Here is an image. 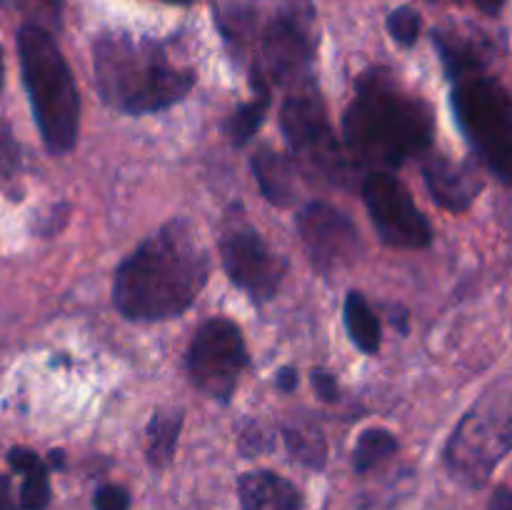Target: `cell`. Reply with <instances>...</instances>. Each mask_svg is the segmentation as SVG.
<instances>
[{
    "instance_id": "1",
    "label": "cell",
    "mask_w": 512,
    "mask_h": 510,
    "mask_svg": "<svg viewBox=\"0 0 512 510\" xmlns=\"http://www.w3.org/2000/svg\"><path fill=\"white\" fill-rule=\"evenodd\" d=\"M210 280V255L188 218H173L115 268L113 303L138 323L183 315Z\"/></svg>"
},
{
    "instance_id": "2",
    "label": "cell",
    "mask_w": 512,
    "mask_h": 510,
    "mask_svg": "<svg viewBox=\"0 0 512 510\" xmlns=\"http://www.w3.org/2000/svg\"><path fill=\"white\" fill-rule=\"evenodd\" d=\"M343 135L358 165L400 168L433 145L435 118L420 95L408 93L388 68H370L355 80V95L343 115Z\"/></svg>"
},
{
    "instance_id": "3",
    "label": "cell",
    "mask_w": 512,
    "mask_h": 510,
    "mask_svg": "<svg viewBox=\"0 0 512 510\" xmlns=\"http://www.w3.org/2000/svg\"><path fill=\"white\" fill-rule=\"evenodd\" d=\"M95 85L108 108L125 115L168 110L195 88L193 68L170 60L168 50L150 38L103 33L93 45Z\"/></svg>"
},
{
    "instance_id": "4",
    "label": "cell",
    "mask_w": 512,
    "mask_h": 510,
    "mask_svg": "<svg viewBox=\"0 0 512 510\" xmlns=\"http://www.w3.org/2000/svg\"><path fill=\"white\" fill-rule=\"evenodd\" d=\"M18 58L45 148L53 155L70 153L78 143L80 95L53 33L23 25L18 30Z\"/></svg>"
},
{
    "instance_id": "5",
    "label": "cell",
    "mask_w": 512,
    "mask_h": 510,
    "mask_svg": "<svg viewBox=\"0 0 512 510\" xmlns=\"http://www.w3.org/2000/svg\"><path fill=\"white\" fill-rule=\"evenodd\" d=\"M512 450V373L495 380L470 405L445 445L450 475L470 488H483Z\"/></svg>"
},
{
    "instance_id": "6",
    "label": "cell",
    "mask_w": 512,
    "mask_h": 510,
    "mask_svg": "<svg viewBox=\"0 0 512 510\" xmlns=\"http://www.w3.org/2000/svg\"><path fill=\"white\" fill-rule=\"evenodd\" d=\"M453 110L460 130L490 173L512 185V95L485 65L455 75Z\"/></svg>"
},
{
    "instance_id": "7",
    "label": "cell",
    "mask_w": 512,
    "mask_h": 510,
    "mask_svg": "<svg viewBox=\"0 0 512 510\" xmlns=\"http://www.w3.org/2000/svg\"><path fill=\"white\" fill-rule=\"evenodd\" d=\"M280 128L300 168L328 185H345L350 160L338 143L318 83L290 88L280 108Z\"/></svg>"
},
{
    "instance_id": "8",
    "label": "cell",
    "mask_w": 512,
    "mask_h": 510,
    "mask_svg": "<svg viewBox=\"0 0 512 510\" xmlns=\"http://www.w3.org/2000/svg\"><path fill=\"white\" fill-rule=\"evenodd\" d=\"M315 10L310 0H285L260 38V55L253 73L263 75L270 85H298L315 80Z\"/></svg>"
},
{
    "instance_id": "9",
    "label": "cell",
    "mask_w": 512,
    "mask_h": 510,
    "mask_svg": "<svg viewBox=\"0 0 512 510\" xmlns=\"http://www.w3.org/2000/svg\"><path fill=\"white\" fill-rule=\"evenodd\" d=\"M188 375L195 388L218 403H230L248 365L243 330L230 318H210L195 330L188 345Z\"/></svg>"
},
{
    "instance_id": "10",
    "label": "cell",
    "mask_w": 512,
    "mask_h": 510,
    "mask_svg": "<svg viewBox=\"0 0 512 510\" xmlns=\"http://www.w3.org/2000/svg\"><path fill=\"white\" fill-rule=\"evenodd\" d=\"M363 200L380 240L395 250H423L433 243V228L420 213L410 190L385 170L363 180Z\"/></svg>"
},
{
    "instance_id": "11",
    "label": "cell",
    "mask_w": 512,
    "mask_h": 510,
    "mask_svg": "<svg viewBox=\"0 0 512 510\" xmlns=\"http://www.w3.org/2000/svg\"><path fill=\"white\" fill-rule=\"evenodd\" d=\"M220 260L233 285H238L255 303L273 300L288 273V260L273 253L263 235L245 220H235L223 230Z\"/></svg>"
},
{
    "instance_id": "12",
    "label": "cell",
    "mask_w": 512,
    "mask_h": 510,
    "mask_svg": "<svg viewBox=\"0 0 512 510\" xmlns=\"http://www.w3.org/2000/svg\"><path fill=\"white\" fill-rule=\"evenodd\" d=\"M298 233L320 273L345 268L360 253V235L350 215L325 200H313L300 210Z\"/></svg>"
},
{
    "instance_id": "13",
    "label": "cell",
    "mask_w": 512,
    "mask_h": 510,
    "mask_svg": "<svg viewBox=\"0 0 512 510\" xmlns=\"http://www.w3.org/2000/svg\"><path fill=\"white\" fill-rule=\"evenodd\" d=\"M423 178L435 203L448 213H465L473 208L485 188V180L470 163H458L445 155H428L423 163Z\"/></svg>"
},
{
    "instance_id": "14",
    "label": "cell",
    "mask_w": 512,
    "mask_h": 510,
    "mask_svg": "<svg viewBox=\"0 0 512 510\" xmlns=\"http://www.w3.org/2000/svg\"><path fill=\"white\" fill-rule=\"evenodd\" d=\"M238 500L243 510H300L303 495L273 470H250L238 478Z\"/></svg>"
},
{
    "instance_id": "15",
    "label": "cell",
    "mask_w": 512,
    "mask_h": 510,
    "mask_svg": "<svg viewBox=\"0 0 512 510\" xmlns=\"http://www.w3.org/2000/svg\"><path fill=\"white\" fill-rule=\"evenodd\" d=\"M253 173L258 180V188L265 198L273 205L288 208L298 198V170H295L293 160L280 155L270 145H260L253 153Z\"/></svg>"
},
{
    "instance_id": "16",
    "label": "cell",
    "mask_w": 512,
    "mask_h": 510,
    "mask_svg": "<svg viewBox=\"0 0 512 510\" xmlns=\"http://www.w3.org/2000/svg\"><path fill=\"white\" fill-rule=\"evenodd\" d=\"M250 83H253V98L248 103L238 105L235 113L228 118V123H225V133L230 135L235 145H245L253 140V135L263 128L270 100H273V85L263 75L253 73Z\"/></svg>"
},
{
    "instance_id": "17",
    "label": "cell",
    "mask_w": 512,
    "mask_h": 510,
    "mask_svg": "<svg viewBox=\"0 0 512 510\" xmlns=\"http://www.w3.org/2000/svg\"><path fill=\"white\" fill-rule=\"evenodd\" d=\"M180 428H183V410L158 408L145 430V455L153 468H168L178 448Z\"/></svg>"
},
{
    "instance_id": "18",
    "label": "cell",
    "mask_w": 512,
    "mask_h": 510,
    "mask_svg": "<svg viewBox=\"0 0 512 510\" xmlns=\"http://www.w3.org/2000/svg\"><path fill=\"white\" fill-rule=\"evenodd\" d=\"M8 463L23 475L20 510H45L50 503V480L43 460L28 448H10Z\"/></svg>"
},
{
    "instance_id": "19",
    "label": "cell",
    "mask_w": 512,
    "mask_h": 510,
    "mask_svg": "<svg viewBox=\"0 0 512 510\" xmlns=\"http://www.w3.org/2000/svg\"><path fill=\"white\" fill-rule=\"evenodd\" d=\"M343 315L345 328H348V335L355 343V348H360L368 355L378 353L380 345H383V330H380L378 315H375V310L370 308V303L360 290H350L348 298H345Z\"/></svg>"
},
{
    "instance_id": "20",
    "label": "cell",
    "mask_w": 512,
    "mask_h": 510,
    "mask_svg": "<svg viewBox=\"0 0 512 510\" xmlns=\"http://www.w3.org/2000/svg\"><path fill=\"white\" fill-rule=\"evenodd\" d=\"M283 438L290 458L298 460L300 465H305V468L310 470L325 468V463H328V445H325V435L318 425H283Z\"/></svg>"
},
{
    "instance_id": "21",
    "label": "cell",
    "mask_w": 512,
    "mask_h": 510,
    "mask_svg": "<svg viewBox=\"0 0 512 510\" xmlns=\"http://www.w3.org/2000/svg\"><path fill=\"white\" fill-rule=\"evenodd\" d=\"M398 438L388 428H368L360 433L353 450V468L358 475L373 473L398 453Z\"/></svg>"
},
{
    "instance_id": "22",
    "label": "cell",
    "mask_w": 512,
    "mask_h": 510,
    "mask_svg": "<svg viewBox=\"0 0 512 510\" xmlns=\"http://www.w3.org/2000/svg\"><path fill=\"white\" fill-rule=\"evenodd\" d=\"M0 8L20 15L23 25L58 33L63 25V0H0Z\"/></svg>"
},
{
    "instance_id": "23",
    "label": "cell",
    "mask_w": 512,
    "mask_h": 510,
    "mask_svg": "<svg viewBox=\"0 0 512 510\" xmlns=\"http://www.w3.org/2000/svg\"><path fill=\"white\" fill-rule=\"evenodd\" d=\"M423 30V18L413 5H400L388 15V33L403 48H413Z\"/></svg>"
},
{
    "instance_id": "24",
    "label": "cell",
    "mask_w": 512,
    "mask_h": 510,
    "mask_svg": "<svg viewBox=\"0 0 512 510\" xmlns=\"http://www.w3.org/2000/svg\"><path fill=\"white\" fill-rule=\"evenodd\" d=\"M273 433L258 420H243L238 428V448L245 458H258L273 450Z\"/></svg>"
},
{
    "instance_id": "25",
    "label": "cell",
    "mask_w": 512,
    "mask_h": 510,
    "mask_svg": "<svg viewBox=\"0 0 512 510\" xmlns=\"http://www.w3.org/2000/svg\"><path fill=\"white\" fill-rule=\"evenodd\" d=\"M20 165V148L13 130L0 123V185L8 183Z\"/></svg>"
},
{
    "instance_id": "26",
    "label": "cell",
    "mask_w": 512,
    "mask_h": 510,
    "mask_svg": "<svg viewBox=\"0 0 512 510\" xmlns=\"http://www.w3.org/2000/svg\"><path fill=\"white\" fill-rule=\"evenodd\" d=\"M95 510H130V493L123 485L105 483L93 495Z\"/></svg>"
},
{
    "instance_id": "27",
    "label": "cell",
    "mask_w": 512,
    "mask_h": 510,
    "mask_svg": "<svg viewBox=\"0 0 512 510\" xmlns=\"http://www.w3.org/2000/svg\"><path fill=\"white\" fill-rule=\"evenodd\" d=\"M310 380H313V388H315V393H318L320 400H325V403H335V400L340 398V385H338V378H335L333 373L315 368L313 375H310Z\"/></svg>"
},
{
    "instance_id": "28",
    "label": "cell",
    "mask_w": 512,
    "mask_h": 510,
    "mask_svg": "<svg viewBox=\"0 0 512 510\" xmlns=\"http://www.w3.org/2000/svg\"><path fill=\"white\" fill-rule=\"evenodd\" d=\"M275 385H278L283 393H293L295 388H298V370L290 368V365H285V368L278 370V378H275Z\"/></svg>"
},
{
    "instance_id": "29",
    "label": "cell",
    "mask_w": 512,
    "mask_h": 510,
    "mask_svg": "<svg viewBox=\"0 0 512 510\" xmlns=\"http://www.w3.org/2000/svg\"><path fill=\"white\" fill-rule=\"evenodd\" d=\"M488 510H512V488H508V485L495 488Z\"/></svg>"
},
{
    "instance_id": "30",
    "label": "cell",
    "mask_w": 512,
    "mask_h": 510,
    "mask_svg": "<svg viewBox=\"0 0 512 510\" xmlns=\"http://www.w3.org/2000/svg\"><path fill=\"white\" fill-rule=\"evenodd\" d=\"M0 510H15L13 493H10V480L0 475Z\"/></svg>"
},
{
    "instance_id": "31",
    "label": "cell",
    "mask_w": 512,
    "mask_h": 510,
    "mask_svg": "<svg viewBox=\"0 0 512 510\" xmlns=\"http://www.w3.org/2000/svg\"><path fill=\"white\" fill-rule=\"evenodd\" d=\"M475 5H478L480 13H485V15H490V18H495V15L503 13L505 0H475Z\"/></svg>"
},
{
    "instance_id": "32",
    "label": "cell",
    "mask_w": 512,
    "mask_h": 510,
    "mask_svg": "<svg viewBox=\"0 0 512 510\" xmlns=\"http://www.w3.org/2000/svg\"><path fill=\"white\" fill-rule=\"evenodd\" d=\"M3 75H5V65H3V50H0V88H3Z\"/></svg>"
},
{
    "instance_id": "33",
    "label": "cell",
    "mask_w": 512,
    "mask_h": 510,
    "mask_svg": "<svg viewBox=\"0 0 512 510\" xmlns=\"http://www.w3.org/2000/svg\"><path fill=\"white\" fill-rule=\"evenodd\" d=\"M165 3H173V5H188V3H193V0H165Z\"/></svg>"
}]
</instances>
